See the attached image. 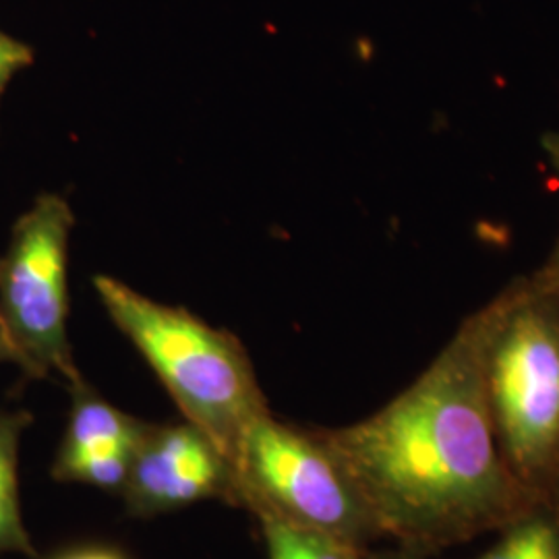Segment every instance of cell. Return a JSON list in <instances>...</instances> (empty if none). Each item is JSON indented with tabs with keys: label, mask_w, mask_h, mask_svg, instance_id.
Segmentation results:
<instances>
[{
	"label": "cell",
	"mask_w": 559,
	"mask_h": 559,
	"mask_svg": "<svg viewBox=\"0 0 559 559\" xmlns=\"http://www.w3.org/2000/svg\"><path fill=\"white\" fill-rule=\"evenodd\" d=\"M535 278L539 280L540 286L547 288L556 299H559V240L554 249V253L549 255L547 263L540 267L537 274H533Z\"/></svg>",
	"instance_id": "obj_13"
},
{
	"label": "cell",
	"mask_w": 559,
	"mask_h": 559,
	"mask_svg": "<svg viewBox=\"0 0 559 559\" xmlns=\"http://www.w3.org/2000/svg\"><path fill=\"white\" fill-rule=\"evenodd\" d=\"M57 559H122L119 554L108 551V549H81V551H73L67 556H60Z\"/></svg>",
	"instance_id": "obj_16"
},
{
	"label": "cell",
	"mask_w": 559,
	"mask_h": 559,
	"mask_svg": "<svg viewBox=\"0 0 559 559\" xmlns=\"http://www.w3.org/2000/svg\"><path fill=\"white\" fill-rule=\"evenodd\" d=\"M75 216L64 198L44 193L15 222L0 258V316L25 378L59 373L83 381L67 336L69 237Z\"/></svg>",
	"instance_id": "obj_5"
},
{
	"label": "cell",
	"mask_w": 559,
	"mask_h": 559,
	"mask_svg": "<svg viewBox=\"0 0 559 559\" xmlns=\"http://www.w3.org/2000/svg\"><path fill=\"white\" fill-rule=\"evenodd\" d=\"M73 408L60 452H83L96 448H120L135 452L150 425L122 413L80 381L71 388Z\"/></svg>",
	"instance_id": "obj_7"
},
{
	"label": "cell",
	"mask_w": 559,
	"mask_h": 559,
	"mask_svg": "<svg viewBox=\"0 0 559 559\" xmlns=\"http://www.w3.org/2000/svg\"><path fill=\"white\" fill-rule=\"evenodd\" d=\"M133 452L120 448H96L83 452H59L52 475L59 480H78L100 489H124Z\"/></svg>",
	"instance_id": "obj_11"
},
{
	"label": "cell",
	"mask_w": 559,
	"mask_h": 559,
	"mask_svg": "<svg viewBox=\"0 0 559 559\" xmlns=\"http://www.w3.org/2000/svg\"><path fill=\"white\" fill-rule=\"evenodd\" d=\"M477 559H559V519L537 506L501 531V539Z\"/></svg>",
	"instance_id": "obj_10"
},
{
	"label": "cell",
	"mask_w": 559,
	"mask_h": 559,
	"mask_svg": "<svg viewBox=\"0 0 559 559\" xmlns=\"http://www.w3.org/2000/svg\"><path fill=\"white\" fill-rule=\"evenodd\" d=\"M260 520L270 559H369L367 547L338 539L318 528L282 519L265 508H249Z\"/></svg>",
	"instance_id": "obj_9"
},
{
	"label": "cell",
	"mask_w": 559,
	"mask_h": 559,
	"mask_svg": "<svg viewBox=\"0 0 559 559\" xmlns=\"http://www.w3.org/2000/svg\"><path fill=\"white\" fill-rule=\"evenodd\" d=\"M371 559H423V556L415 554V551H408V549H402V547H399V551H392V554H385V556H380V558Z\"/></svg>",
	"instance_id": "obj_17"
},
{
	"label": "cell",
	"mask_w": 559,
	"mask_h": 559,
	"mask_svg": "<svg viewBox=\"0 0 559 559\" xmlns=\"http://www.w3.org/2000/svg\"><path fill=\"white\" fill-rule=\"evenodd\" d=\"M316 433L355 485L378 535L423 558L503 531L540 506L501 456L475 313L376 415Z\"/></svg>",
	"instance_id": "obj_1"
},
{
	"label": "cell",
	"mask_w": 559,
	"mask_h": 559,
	"mask_svg": "<svg viewBox=\"0 0 559 559\" xmlns=\"http://www.w3.org/2000/svg\"><path fill=\"white\" fill-rule=\"evenodd\" d=\"M32 423L25 411L0 408V556L25 554L36 556L32 539L21 519L17 460L23 431Z\"/></svg>",
	"instance_id": "obj_8"
},
{
	"label": "cell",
	"mask_w": 559,
	"mask_h": 559,
	"mask_svg": "<svg viewBox=\"0 0 559 559\" xmlns=\"http://www.w3.org/2000/svg\"><path fill=\"white\" fill-rule=\"evenodd\" d=\"M122 491L135 514L177 510L207 498L237 503L233 464L191 423L150 425L133 452Z\"/></svg>",
	"instance_id": "obj_6"
},
{
	"label": "cell",
	"mask_w": 559,
	"mask_h": 559,
	"mask_svg": "<svg viewBox=\"0 0 559 559\" xmlns=\"http://www.w3.org/2000/svg\"><path fill=\"white\" fill-rule=\"evenodd\" d=\"M237 503L367 547L378 531L338 460L316 431L265 413L240 436L235 460Z\"/></svg>",
	"instance_id": "obj_4"
},
{
	"label": "cell",
	"mask_w": 559,
	"mask_h": 559,
	"mask_svg": "<svg viewBox=\"0 0 559 559\" xmlns=\"http://www.w3.org/2000/svg\"><path fill=\"white\" fill-rule=\"evenodd\" d=\"M0 362H17V355H15L13 342L9 338V332L4 328L2 316H0Z\"/></svg>",
	"instance_id": "obj_15"
},
{
	"label": "cell",
	"mask_w": 559,
	"mask_h": 559,
	"mask_svg": "<svg viewBox=\"0 0 559 559\" xmlns=\"http://www.w3.org/2000/svg\"><path fill=\"white\" fill-rule=\"evenodd\" d=\"M32 62H34V50L27 44L0 32V98L11 80Z\"/></svg>",
	"instance_id": "obj_12"
},
{
	"label": "cell",
	"mask_w": 559,
	"mask_h": 559,
	"mask_svg": "<svg viewBox=\"0 0 559 559\" xmlns=\"http://www.w3.org/2000/svg\"><path fill=\"white\" fill-rule=\"evenodd\" d=\"M94 286L110 320L150 362L182 415L233 464L245 429L270 413L240 340L119 280L96 276Z\"/></svg>",
	"instance_id": "obj_3"
},
{
	"label": "cell",
	"mask_w": 559,
	"mask_h": 559,
	"mask_svg": "<svg viewBox=\"0 0 559 559\" xmlns=\"http://www.w3.org/2000/svg\"><path fill=\"white\" fill-rule=\"evenodd\" d=\"M540 147H543V152H545V156H547V160L551 164V168H554V173H556L559 180V129L545 133L543 140H540Z\"/></svg>",
	"instance_id": "obj_14"
},
{
	"label": "cell",
	"mask_w": 559,
	"mask_h": 559,
	"mask_svg": "<svg viewBox=\"0 0 559 559\" xmlns=\"http://www.w3.org/2000/svg\"><path fill=\"white\" fill-rule=\"evenodd\" d=\"M475 316L501 456L547 506L559 485V299L535 276L516 278Z\"/></svg>",
	"instance_id": "obj_2"
}]
</instances>
